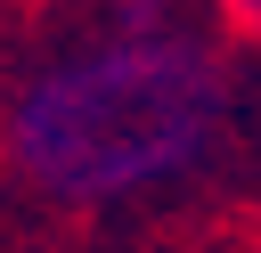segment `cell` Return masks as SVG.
<instances>
[{"label":"cell","instance_id":"obj_1","mask_svg":"<svg viewBox=\"0 0 261 253\" xmlns=\"http://www.w3.org/2000/svg\"><path fill=\"white\" fill-rule=\"evenodd\" d=\"M228 65L179 0H98L57 33L8 106L16 171L57 204H130L212 163Z\"/></svg>","mask_w":261,"mask_h":253},{"label":"cell","instance_id":"obj_2","mask_svg":"<svg viewBox=\"0 0 261 253\" xmlns=\"http://www.w3.org/2000/svg\"><path fill=\"white\" fill-rule=\"evenodd\" d=\"M228 8H237V16H245V24H261V0H228Z\"/></svg>","mask_w":261,"mask_h":253}]
</instances>
